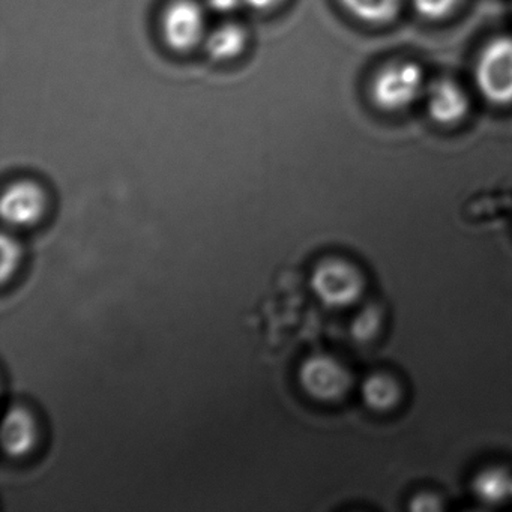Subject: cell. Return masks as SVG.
<instances>
[{
  "label": "cell",
  "instance_id": "cell-1",
  "mask_svg": "<svg viewBox=\"0 0 512 512\" xmlns=\"http://www.w3.org/2000/svg\"><path fill=\"white\" fill-rule=\"evenodd\" d=\"M422 91L424 73L415 62L398 61L385 65L371 82V100L386 112H398L412 106Z\"/></svg>",
  "mask_w": 512,
  "mask_h": 512
},
{
  "label": "cell",
  "instance_id": "cell-2",
  "mask_svg": "<svg viewBox=\"0 0 512 512\" xmlns=\"http://www.w3.org/2000/svg\"><path fill=\"white\" fill-rule=\"evenodd\" d=\"M362 272L349 260L331 259L317 263L311 275L314 295L332 308H346L355 304L364 292Z\"/></svg>",
  "mask_w": 512,
  "mask_h": 512
},
{
  "label": "cell",
  "instance_id": "cell-3",
  "mask_svg": "<svg viewBox=\"0 0 512 512\" xmlns=\"http://www.w3.org/2000/svg\"><path fill=\"white\" fill-rule=\"evenodd\" d=\"M475 83L490 103H512V38H496L482 49L475 65Z\"/></svg>",
  "mask_w": 512,
  "mask_h": 512
},
{
  "label": "cell",
  "instance_id": "cell-4",
  "mask_svg": "<svg viewBox=\"0 0 512 512\" xmlns=\"http://www.w3.org/2000/svg\"><path fill=\"white\" fill-rule=\"evenodd\" d=\"M299 382L304 391L317 401H338L349 392L352 374L334 356L314 355L305 359L299 370Z\"/></svg>",
  "mask_w": 512,
  "mask_h": 512
},
{
  "label": "cell",
  "instance_id": "cell-5",
  "mask_svg": "<svg viewBox=\"0 0 512 512\" xmlns=\"http://www.w3.org/2000/svg\"><path fill=\"white\" fill-rule=\"evenodd\" d=\"M161 35L170 49L188 52L205 41V14L194 0H172L161 14Z\"/></svg>",
  "mask_w": 512,
  "mask_h": 512
},
{
  "label": "cell",
  "instance_id": "cell-6",
  "mask_svg": "<svg viewBox=\"0 0 512 512\" xmlns=\"http://www.w3.org/2000/svg\"><path fill=\"white\" fill-rule=\"evenodd\" d=\"M46 194L31 181L11 184L2 197V217L11 226H31L46 212Z\"/></svg>",
  "mask_w": 512,
  "mask_h": 512
},
{
  "label": "cell",
  "instance_id": "cell-7",
  "mask_svg": "<svg viewBox=\"0 0 512 512\" xmlns=\"http://www.w3.org/2000/svg\"><path fill=\"white\" fill-rule=\"evenodd\" d=\"M427 112L434 122L452 125L460 122L469 109V101L463 89L448 79L436 80L425 89Z\"/></svg>",
  "mask_w": 512,
  "mask_h": 512
},
{
  "label": "cell",
  "instance_id": "cell-8",
  "mask_svg": "<svg viewBox=\"0 0 512 512\" xmlns=\"http://www.w3.org/2000/svg\"><path fill=\"white\" fill-rule=\"evenodd\" d=\"M37 425L28 410L14 407L8 412L2 430L5 451L11 457H22L34 448Z\"/></svg>",
  "mask_w": 512,
  "mask_h": 512
},
{
  "label": "cell",
  "instance_id": "cell-9",
  "mask_svg": "<svg viewBox=\"0 0 512 512\" xmlns=\"http://www.w3.org/2000/svg\"><path fill=\"white\" fill-rule=\"evenodd\" d=\"M472 490L481 502L502 505L512 500V470L503 466H490L476 473Z\"/></svg>",
  "mask_w": 512,
  "mask_h": 512
},
{
  "label": "cell",
  "instance_id": "cell-10",
  "mask_svg": "<svg viewBox=\"0 0 512 512\" xmlns=\"http://www.w3.org/2000/svg\"><path fill=\"white\" fill-rule=\"evenodd\" d=\"M362 400L374 412H389L401 400V386L394 376L376 371L365 377L361 388Z\"/></svg>",
  "mask_w": 512,
  "mask_h": 512
},
{
  "label": "cell",
  "instance_id": "cell-11",
  "mask_svg": "<svg viewBox=\"0 0 512 512\" xmlns=\"http://www.w3.org/2000/svg\"><path fill=\"white\" fill-rule=\"evenodd\" d=\"M205 49L215 61L238 58L247 46V32L236 23H223L206 34Z\"/></svg>",
  "mask_w": 512,
  "mask_h": 512
},
{
  "label": "cell",
  "instance_id": "cell-12",
  "mask_svg": "<svg viewBox=\"0 0 512 512\" xmlns=\"http://www.w3.org/2000/svg\"><path fill=\"white\" fill-rule=\"evenodd\" d=\"M344 10L370 25L391 22L400 13L401 0H340Z\"/></svg>",
  "mask_w": 512,
  "mask_h": 512
},
{
  "label": "cell",
  "instance_id": "cell-13",
  "mask_svg": "<svg viewBox=\"0 0 512 512\" xmlns=\"http://www.w3.org/2000/svg\"><path fill=\"white\" fill-rule=\"evenodd\" d=\"M382 328V313L377 307H365L356 314L352 323V335L359 341H368L376 337Z\"/></svg>",
  "mask_w": 512,
  "mask_h": 512
},
{
  "label": "cell",
  "instance_id": "cell-14",
  "mask_svg": "<svg viewBox=\"0 0 512 512\" xmlns=\"http://www.w3.org/2000/svg\"><path fill=\"white\" fill-rule=\"evenodd\" d=\"M460 2L461 0H412L416 13L427 20H440L449 16Z\"/></svg>",
  "mask_w": 512,
  "mask_h": 512
},
{
  "label": "cell",
  "instance_id": "cell-15",
  "mask_svg": "<svg viewBox=\"0 0 512 512\" xmlns=\"http://www.w3.org/2000/svg\"><path fill=\"white\" fill-rule=\"evenodd\" d=\"M20 247L10 236H2V280L7 281L19 265Z\"/></svg>",
  "mask_w": 512,
  "mask_h": 512
},
{
  "label": "cell",
  "instance_id": "cell-16",
  "mask_svg": "<svg viewBox=\"0 0 512 512\" xmlns=\"http://www.w3.org/2000/svg\"><path fill=\"white\" fill-rule=\"evenodd\" d=\"M442 508V500L433 493H419L410 502L412 511H440Z\"/></svg>",
  "mask_w": 512,
  "mask_h": 512
},
{
  "label": "cell",
  "instance_id": "cell-17",
  "mask_svg": "<svg viewBox=\"0 0 512 512\" xmlns=\"http://www.w3.org/2000/svg\"><path fill=\"white\" fill-rule=\"evenodd\" d=\"M244 4V0H208L209 10L221 16H230L236 13Z\"/></svg>",
  "mask_w": 512,
  "mask_h": 512
},
{
  "label": "cell",
  "instance_id": "cell-18",
  "mask_svg": "<svg viewBox=\"0 0 512 512\" xmlns=\"http://www.w3.org/2000/svg\"><path fill=\"white\" fill-rule=\"evenodd\" d=\"M281 2H283V0H244V4L247 5V7L257 11L271 10V8L280 5Z\"/></svg>",
  "mask_w": 512,
  "mask_h": 512
}]
</instances>
